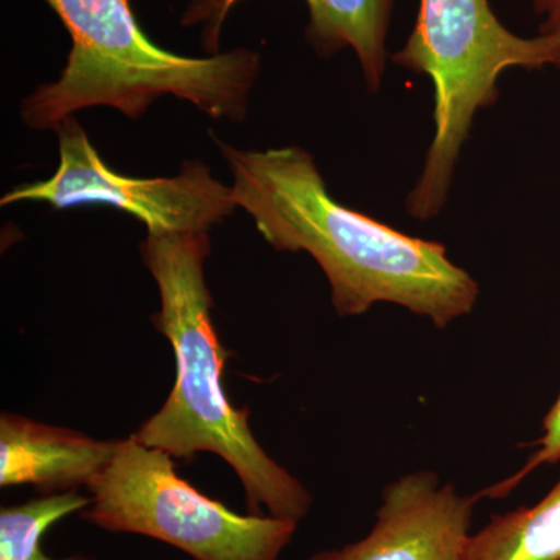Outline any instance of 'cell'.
I'll list each match as a JSON object with an SVG mask.
<instances>
[{
	"label": "cell",
	"instance_id": "8992f818",
	"mask_svg": "<svg viewBox=\"0 0 560 560\" xmlns=\"http://www.w3.org/2000/svg\"><path fill=\"white\" fill-rule=\"evenodd\" d=\"M60 165L49 179L22 184L3 195L0 205L47 202L55 209L106 205L142 221L149 235L198 234L232 215L237 206L231 187L213 178L201 161H186L175 176L135 178L113 171L75 116L55 130Z\"/></svg>",
	"mask_w": 560,
	"mask_h": 560
},
{
	"label": "cell",
	"instance_id": "4fadbf2b",
	"mask_svg": "<svg viewBox=\"0 0 560 560\" xmlns=\"http://www.w3.org/2000/svg\"><path fill=\"white\" fill-rule=\"evenodd\" d=\"M533 7L544 18L540 35L550 36L560 46V0H533Z\"/></svg>",
	"mask_w": 560,
	"mask_h": 560
},
{
	"label": "cell",
	"instance_id": "30bf717a",
	"mask_svg": "<svg viewBox=\"0 0 560 560\" xmlns=\"http://www.w3.org/2000/svg\"><path fill=\"white\" fill-rule=\"evenodd\" d=\"M460 560H560V480L534 506L492 515Z\"/></svg>",
	"mask_w": 560,
	"mask_h": 560
},
{
	"label": "cell",
	"instance_id": "ba28073f",
	"mask_svg": "<svg viewBox=\"0 0 560 560\" xmlns=\"http://www.w3.org/2000/svg\"><path fill=\"white\" fill-rule=\"evenodd\" d=\"M120 441H97L77 431L3 412L0 418V486H35L69 492L97 480Z\"/></svg>",
	"mask_w": 560,
	"mask_h": 560
},
{
	"label": "cell",
	"instance_id": "52a82bcc",
	"mask_svg": "<svg viewBox=\"0 0 560 560\" xmlns=\"http://www.w3.org/2000/svg\"><path fill=\"white\" fill-rule=\"evenodd\" d=\"M478 500L434 471H412L383 489L368 536L311 560H460Z\"/></svg>",
	"mask_w": 560,
	"mask_h": 560
},
{
	"label": "cell",
	"instance_id": "5b68a950",
	"mask_svg": "<svg viewBox=\"0 0 560 560\" xmlns=\"http://www.w3.org/2000/svg\"><path fill=\"white\" fill-rule=\"evenodd\" d=\"M88 490L83 521L165 541L195 560H279L298 528L285 518L228 510L180 478L171 455L135 436L119 442Z\"/></svg>",
	"mask_w": 560,
	"mask_h": 560
},
{
	"label": "cell",
	"instance_id": "3957f363",
	"mask_svg": "<svg viewBox=\"0 0 560 560\" xmlns=\"http://www.w3.org/2000/svg\"><path fill=\"white\" fill-rule=\"evenodd\" d=\"M72 39L61 75L24 98L21 117L57 130L77 110L109 106L139 119L164 95L190 102L212 119L241 121L260 70L257 51L206 58L158 46L140 27L130 0H44Z\"/></svg>",
	"mask_w": 560,
	"mask_h": 560
},
{
	"label": "cell",
	"instance_id": "6da1fadb",
	"mask_svg": "<svg viewBox=\"0 0 560 560\" xmlns=\"http://www.w3.org/2000/svg\"><path fill=\"white\" fill-rule=\"evenodd\" d=\"M232 173V200L276 250L311 254L340 316L378 302L445 329L474 311L480 287L438 242L411 237L340 205L301 147L242 150L215 139Z\"/></svg>",
	"mask_w": 560,
	"mask_h": 560
},
{
	"label": "cell",
	"instance_id": "277c9868",
	"mask_svg": "<svg viewBox=\"0 0 560 560\" xmlns=\"http://www.w3.org/2000/svg\"><path fill=\"white\" fill-rule=\"evenodd\" d=\"M393 60L433 83V142L407 198L411 217L430 220L447 201L475 114L499 98L501 73L560 69V46L550 36L522 38L508 31L489 0H420L410 38Z\"/></svg>",
	"mask_w": 560,
	"mask_h": 560
},
{
	"label": "cell",
	"instance_id": "7c38bea8",
	"mask_svg": "<svg viewBox=\"0 0 560 560\" xmlns=\"http://www.w3.org/2000/svg\"><path fill=\"white\" fill-rule=\"evenodd\" d=\"M530 447L534 448V452L530 453L528 460L521 470L515 471L506 480L480 490L477 495L480 499H503V497L510 495L512 490L517 489L521 482L529 477L534 470L541 466H552V464L560 463V394L550 411L545 416L544 422H541L539 440L534 441Z\"/></svg>",
	"mask_w": 560,
	"mask_h": 560
},
{
	"label": "cell",
	"instance_id": "7a4b0ae2",
	"mask_svg": "<svg viewBox=\"0 0 560 560\" xmlns=\"http://www.w3.org/2000/svg\"><path fill=\"white\" fill-rule=\"evenodd\" d=\"M209 232L147 235L140 245L161 296L154 327L172 345L176 382L156 415L132 436L172 458L215 453L237 474L250 514L300 523L312 495L289 470L260 447L249 429L248 411L232 407L223 388L228 352L212 320L213 301L206 283Z\"/></svg>",
	"mask_w": 560,
	"mask_h": 560
},
{
	"label": "cell",
	"instance_id": "8fae6325",
	"mask_svg": "<svg viewBox=\"0 0 560 560\" xmlns=\"http://www.w3.org/2000/svg\"><path fill=\"white\" fill-rule=\"evenodd\" d=\"M91 499L75 490L47 493L20 506L0 512V560H92L86 558L51 559L40 548L44 534L66 515L86 510Z\"/></svg>",
	"mask_w": 560,
	"mask_h": 560
},
{
	"label": "cell",
	"instance_id": "9c48e42d",
	"mask_svg": "<svg viewBox=\"0 0 560 560\" xmlns=\"http://www.w3.org/2000/svg\"><path fill=\"white\" fill-rule=\"evenodd\" d=\"M241 0H194L183 25H202V46L220 54V32ZM311 13L305 38L323 57L353 50L371 90H378L386 69V36L396 0H305Z\"/></svg>",
	"mask_w": 560,
	"mask_h": 560
}]
</instances>
